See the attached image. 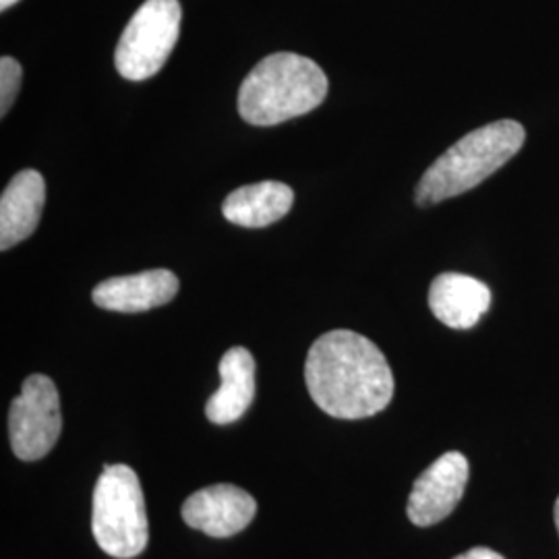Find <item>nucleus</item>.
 <instances>
[{
    "label": "nucleus",
    "instance_id": "nucleus-2",
    "mask_svg": "<svg viewBox=\"0 0 559 559\" xmlns=\"http://www.w3.org/2000/svg\"><path fill=\"white\" fill-rule=\"evenodd\" d=\"M328 78L316 60L276 52L258 62L240 83L239 115L272 127L316 110L328 96Z\"/></svg>",
    "mask_w": 559,
    "mask_h": 559
},
{
    "label": "nucleus",
    "instance_id": "nucleus-3",
    "mask_svg": "<svg viewBox=\"0 0 559 559\" xmlns=\"http://www.w3.org/2000/svg\"><path fill=\"white\" fill-rule=\"evenodd\" d=\"M526 131L516 120L483 124L456 141L420 177L415 200L420 207L459 198L498 173L524 145Z\"/></svg>",
    "mask_w": 559,
    "mask_h": 559
},
{
    "label": "nucleus",
    "instance_id": "nucleus-6",
    "mask_svg": "<svg viewBox=\"0 0 559 559\" xmlns=\"http://www.w3.org/2000/svg\"><path fill=\"white\" fill-rule=\"evenodd\" d=\"M62 431L60 396L55 381L34 373L21 385L11 402L9 438L15 456L25 462L41 460L59 441Z\"/></svg>",
    "mask_w": 559,
    "mask_h": 559
},
{
    "label": "nucleus",
    "instance_id": "nucleus-14",
    "mask_svg": "<svg viewBox=\"0 0 559 559\" xmlns=\"http://www.w3.org/2000/svg\"><path fill=\"white\" fill-rule=\"evenodd\" d=\"M23 69L13 57L0 59V115L7 117L20 94Z\"/></svg>",
    "mask_w": 559,
    "mask_h": 559
},
{
    "label": "nucleus",
    "instance_id": "nucleus-17",
    "mask_svg": "<svg viewBox=\"0 0 559 559\" xmlns=\"http://www.w3.org/2000/svg\"><path fill=\"white\" fill-rule=\"evenodd\" d=\"M556 526H558V533H559V498H558V501H556Z\"/></svg>",
    "mask_w": 559,
    "mask_h": 559
},
{
    "label": "nucleus",
    "instance_id": "nucleus-13",
    "mask_svg": "<svg viewBox=\"0 0 559 559\" xmlns=\"http://www.w3.org/2000/svg\"><path fill=\"white\" fill-rule=\"evenodd\" d=\"M295 203V191L278 180L235 189L222 205L224 218L242 228H263L282 221Z\"/></svg>",
    "mask_w": 559,
    "mask_h": 559
},
{
    "label": "nucleus",
    "instance_id": "nucleus-1",
    "mask_svg": "<svg viewBox=\"0 0 559 559\" xmlns=\"http://www.w3.org/2000/svg\"><path fill=\"white\" fill-rule=\"evenodd\" d=\"M305 383L313 402L334 419H367L394 399V376L380 348L350 330L313 342L305 360Z\"/></svg>",
    "mask_w": 559,
    "mask_h": 559
},
{
    "label": "nucleus",
    "instance_id": "nucleus-16",
    "mask_svg": "<svg viewBox=\"0 0 559 559\" xmlns=\"http://www.w3.org/2000/svg\"><path fill=\"white\" fill-rule=\"evenodd\" d=\"M15 2H20V0H0V11H7V9L13 7Z\"/></svg>",
    "mask_w": 559,
    "mask_h": 559
},
{
    "label": "nucleus",
    "instance_id": "nucleus-12",
    "mask_svg": "<svg viewBox=\"0 0 559 559\" xmlns=\"http://www.w3.org/2000/svg\"><path fill=\"white\" fill-rule=\"evenodd\" d=\"M221 388L205 404V417L214 425H230L245 413L255 400V359L253 355L235 346L221 359Z\"/></svg>",
    "mask_w": 559,
    "mask_h": 559
},
{
    "label": "nucleus",
    "instance_id": "nucleus-15",
    "mask_svg": "<svg viewBox=\"0 0 559 559\" xmlns=\"http://www.w3.org/2000/svg\"><path fill=\"white\" fill-rule=\"evenodd\" d=\"M454 559H506L503 556H500L498 551H493V549H489V547H475V549H471V551H466V554H462L459 558Z\"/></svg>",
    "mask_w": 559,
    "mask_h": 559
},
{
    "label": "nucleus",
    "instance_id": "nucleus-8",
    "mask_svg": "<svg viewBox=\"0 0 559 559\" xmlns=\"http://www.w3.org/2000/svg\"><path fill=\"white\" fill-rule=\"evenodd\" d=\"M187 526L214 539L233 537L245 531L258 514V501L237 485H212L191 493L182 503Z\"/></svg>",
    "mask_w": 559,
    "mask_h": 559
},
{
    "label": "nucleus",
    "instance_id": "nucleus-4",
    "mask_svg": "<svg viewBox=\"0 0 559 559\" xmlns=\"http://www.w3.org/2000/svg\"><path fill=\"white\" fill-rule=\"evenodd\" d=\"M92 531L110 558L141 556L150 540V524L140 477L127 464H106L94 491Z\"/></svg>",
    "mask_w": 559,
    "mask_h": 559
},
{
    "label": "nucleus",
    "instance_id": "nucleus-10",
    "mask_svg": "<svg viewBox=\"0 0 559 559\" xmlns=\"http://www.w3.org/2000/svg\"><path fill=\"white\" fill-rule=\"evenodd\" d=\"M46 201V182L38 170H21L0 198V249L9 251L34 235Z\"/></svg>",
    "mask_w": 559,
    "mask_h": 559
},
{
    "label": "nucleus",
    "instance_id": "nucleus-9",
    "mask_svg": "<svg viewBox=\"0 0 559 559\" xmlns=\"http://www.w3.org/2000/svg\"><path fill=\"white\" fill-rule=\"evenodd\" d=\"M179 278L170 270H147L131 276L104 280L92 299L106 311L143 313L162 307L177 297Z\"/></svg>",
    "mask_w": 559,
    "mask_h": 559
},
{
    "label": "nucleus",
    "instance_id": "nucleus-5",
    "mask_svg": "<svg viewBox=\"0 0 559 559\" xmlns=\"http://www.w3.org/2000/svg\"><path fill=\"white\" fill-rule=\"evenodd\" d=\"M179 0H145L127 23L115 50V67L124 80L156 75L179 40Z\"/></svg>",
    "mask_w": 559,
    "mask_h": 559
},
{
    "label": "nucleus",
    "instance_id": "nucleus-7",
    "mask_svg": "<svg viewBox=\"0 0 559 559\" xmlns=\"http://www.w3.org/2000/svg\"><path fill=\"white\" fill-rule=\"evenodd\" d=\"M468 483V460L448 452L415 480L406 514L415 526H433L448 519L459 506Z\"/></svg>",
    "mask_w": 559,
    "mask_h": 559
},
{
    "label": "nucleus",
    "instance_id": "nucleus-11",
    "mask_svg": "<svg viewBox=\"0 0 559 559\" xmlns=\"http://www.w3.org/2000/svg\"><path fill=\"white\" fill-rule=\"evenodd\" d=\"M491 307V290L485 282L445 272L431 282L429 309L452 330H471Z\"/></svg>",
    "mask_w": 559,
    "mask_h": 559
}]
</instances>
